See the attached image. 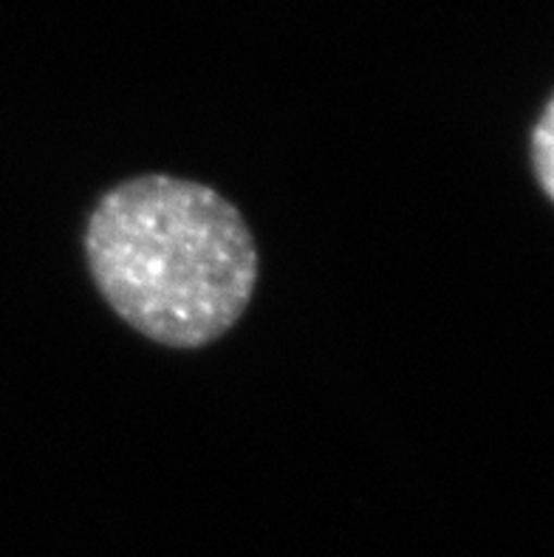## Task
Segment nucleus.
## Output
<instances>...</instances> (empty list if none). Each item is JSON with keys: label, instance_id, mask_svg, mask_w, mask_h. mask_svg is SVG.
<instances>
[{"label": "nucleus", "instance_id": "nucleus-1", "mask_svg": "<svg viewBox=\"0 0 554 557\" xmlns=\"http://www.w3.org/2000/svg\"><path fill=\"white\" fill-rule=\"evenodd\" d=\"M85 255L106 304L170 348L224 337L258 283V249L235 205L162 173L127 178L99 198Z\"/></svg>", "mask_w": 554, "mask_h": 557}, {"label": "nucleus", "instance_id": "nucleus-2", "mask_svg": "<svg viewBox=\"0 0 554 557\" xmlns=\"http://www.w3.org/2000/svg\"><path fill=\"white\" fill-rule=\"evenodd\" d=\"M532 159H534V170H538V178H541L543 184V190H546L549 198L554 201V97L546 106V111L541 113L538 125H534Z\"/></svg>", "mask_w": 554, "mask_h": 557}]
</instances>
